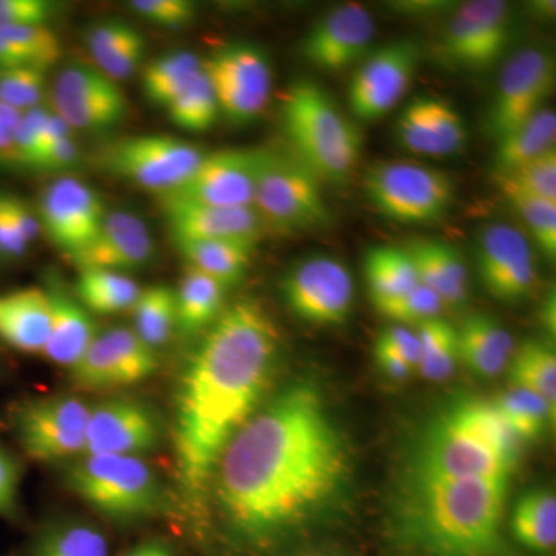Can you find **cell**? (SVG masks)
<instances>
[{
    "instance_id": "cell-15",
    "label": "cell",
    "mask_w": 556,
    "mask_h": 556,
    "mask_svg": "<svg viewBox=\"0 0 556 556\" xmlns=\"http://www.w3.org/2000/svg\"><path fill=\"white\" fill-rule=\"evenodd\" d=\"M422 60L415 39H397L371 50L348 87V104L357 121L372 123L396 108L407 93Z\"/></svg>"
},
{
    "instance_id": "cell-40",
    "label": "cell",
    "mask_w": 556,
    "mask_h": 556,
    "mask_svg": "<svg viewBox=\"0 0 556 556\" xmlns=\"http://www.w3.org/2000/svg\"><path fill=\"white\" fill-rule=\"evenodd\" d=\"M420 357L417 371L431 382L452 378L459 365L457 329L444 318L437 317L417 325Z\"/></svg>"
},
{
    "instance_id": "cell-56",
    "label": "cell",
    "mask_w": 556,
    "mask_h": 556,
    "mask_svg": "<svg viewBox=\"0 0 556 556\" xmlns=\"http://www.w3.org/2000/svg\"><path fill=\"white\" fill-rule=\"evenodd\" d=\"M79 159V149L73 137L62 139L40 153L33 163L31 169L43 172L65 170L72 167Z\"/></svg>"
},
{
    "instance_id": "cell-44",
    "label": "cell",
    "mask_w": 556,
    "mask_h": 556,
    "mask_svg": "<svg viewBox=\"0 0 556 556\" xmlns=\"http://www.w3.org/2000/svg\"><path fill=\"white\" fill-rule=\"evenodd\" d=\"M501 192L514 190L538 199L556 201V150L530 161L510 174L495 178Z\"/></svg>"
},
{
    "instance_id": "cell-20",
    "label": "cell",
    "mask_w": 556,
    "mask_h": 556,
    "mask_svg": "<svg viewBox=\"0 0 556 556\" xmlns=\"http://www.w3.org/2000/svg\"><path fill=\"white\" fill-rule=\"evenodd\" d=\"M376 22L361 3H342L321 14L299 43L300 56L320 72L340 73L371 51Z\"/></svg>"
},
{
    "instance_id": "cell-46",
    "label": "cell",
    "mask_w": 556,
    "mask_h": 556,
    "mask_svg": "<svg viewBox=\"0 0 556 556\" xmlns=\"http://www.w3.org/2000/svg\"><path fill=\"white\" fill-rule=\"evenodd\" d=\"M375 308L394 324L408 327V325H420L431 318L441 317L445 306L434 292L419 283L401 298L380 303Z\"/></svg>"
},
{
    "instance_id": "cell-6",
    "label": "cell",
    "mask_w": 556,
    "mask_h": 556,
    "mask_svg": "<svg viewBox=\"0 0 556 556\" xmlns=\"http://www.w3.org/2000/svg\"><path fill=\"white\" fill-rule=\"evenodd\" d=\"M65 484L115 521L153 517L169 506L160 478L137 456H83L67 468Z\"/></svg>"
},
{
    "instance_id": "cell-35",
    "label": "cell",
    "mask_w": 556,
    "mask_h": 556,
    "mask_svg": "<svg viewBox=\"0 0 556 556\" xmlns=\"http://www.w3.org/2000/svg\"><path fill=\"white\" fill-rule=\"evenodd\" d=\"M511 535L530 551L548 552L556 544V497L551 489L519 497L510 519Z\"/></svg>"
},
{
    "instance_id": "cell-28",
    "label": "cell",
    "mask_w": 556,
    "mask_h": 556,
    "mask_svg": "<svg viewBox=\"0 0 556 556\" xmlns=\"http://www.w3.org/2000/svg\"><path fill=\"white\" fill-rule=\"evenodd\" d=\"M46 289L50 299V334L42 356L70 369L100 331L90 311L78 299L53 285Z\"/></svg>"
},
{
    "instance_id": "cell-18",
    "label": "cell",
    "mask_w": 556,
    "mask_h": 556,
    "mask_svg": "<svg viewBox=\"0 0 556 556\" xmlns=\"http://www.w3.org/2000/svg\"><path fill=\"white\" fill-rule=\"evenodd\" d=\"M159 365L156 351L146 345L134 329L115 327L98 332L70 372L76 387L109 390L142 382Z\"/></svg>"
},
{
    "instance_id": "cell-27",
    "label": "cell",
    "mask_w": 556,
    "mask_h": 556,
    "mask_svg": "<svg viewBox=\"0 0 556 556\" xmlns=\"http://www.w3.org/2000/svg\"><path fill=\"white\" fill-rule=\"evenodd\" d=\"M417 280L441 299L445 308L460 309L470 298V276L459 252L441 240H415L407 248Z\"/></svg>"
},
{
    "instance_id": "cell-3",
    "label": "cell",
    "mask_w": 556,
    "mask_h": 556,
    "mask_svg": "<svg viewBox=\"0 0 556 556\" xmlns=\"http://www.w3.org/2000/svg\"><path fill=\"white\" fill-rule=\"evenodd\" d=\"M507 489V479L408 473L394 511L397 536L427 556H497Z\"/></svg>"
},
{
    "instance_id": "cell-12",
    "label": "cell",
    "mask_w": 556,
    "mask_h": 556,
    "mask_svg": "<svg viewBox=\"0 0 556 556\" xmlns=\"http://www.w3.org/2000/svg\"><path fill=\"white\" fill-rule=\"evenodd\" d=\"M206 153L169 135H138L113 142L100 160L110 174L161 197L179 188Z\"/></svg>"
},
{
    "instance_id": "cell-11",
    "label": "cell",
    "mask_w": 556,
    "mask_h": 556,
    "mask_svg": "<svg viewBox=\"0 0 556 556\" xmlns=\"http://www.w3.org/2000/svg\"><path fill=\"white\" fill-rule=\"evenodd\" d=\"M555 56L543 47H525L504 62L486 105L482 129L497 141L547 108L555 89Z\"/></svg>"
},
{
    "instance_id": "cell-43",
    "label": "cell",
    "mask_w": 556,
    "mask_h": 556,
    "mask_svg": "<svg viewBox=\"0 0 556 556\" xmlns=\"http://www.w3.org/2000/svg\"><path fill=\"white\" fill-rule=\"evenodd\" d=\"M503 195L526 223L530 237L541 254L548 262H555L556 201L538 199V197L526 195L514 190H504Z\"/></svg>"
},
{
    "instance_id": "cell-37",
    "label": "cell",
    "mask_w": 556,
    "mask_h": 556,
    "mask_svg": "<svg viewBox=\"0 0 556 556\" xmlns=\"http://www.w3.org/2000/svg\"><path fill=\"white\" fill-rule=\"evenodd\" d=\"M203 73V58L174 51L150 62L142 72V91L150 104L166 109Z\"/></svg>"
},
{
    "instance_id": "cell-26",
    "label": "cell",
    "mask_w": 556,
    "mask_h": 556,
    "mask_svg": "<svg viewBox=\"0 0 556 556\" xmlns=\"http://www.w3.org/2000/svg\"><path fill=\"white\" fill-rule=\"evenodd\" d=\"M50 334L46 288L28 287L0 294V339L28 354H42Z\"/></svg>"
},
{
    "instance_id": "cell-59",
    "label": "cell",
    "mask_w": 556,
    "mask_h": 556,
    "mask_svg": "<svg viewBox=\"0 0 556 556\" xmlns=\"http://www.w3.org/2000/svg\"><path fill=\"white\" fill-rule=\"evenodd\" d=\"M396 13L408 17H434L439 14L450 13L456 9L455 2H442V0H404V2H391L390 7Z\"/></svg>"
},
{
    "instance_id": "cell-49",
    "label": "cell",
    "mask_w": 556,
    "mask_h": 556,
    "mask_svg": "<svg viewBox=\"0 0 556 556\" xmlns=\"http://www.w3.org/2000/svg\"><path fill=\"white\" fill-rule=\"evenodd\" d=\"M144 36L135 28L129 38L124 40L118 49L113 51L104 61H101L100 64L94 65V67L101 70L113 83L118 84L119 80L129 79L137 73L139 65L144 60Z\"/></svg>"
},
{
    "instance_id": "cell-60",
    "label": "cell",
    "mask_w": 556,
    "mask_h": 556,
    "mask_svg": "<svg viewBox=\"0 0 556 556\" xmlns=\"http://www.w3.org/2000/svg\"><path fill=\"white\" fill-rule=\"evenodd\" d=\"M17 67H33V65L27 54L13 40L0 33V70Z\"/></svg>"
},
{
    "instance_id": "cell-45",
    "label": "cell",
    "mask_w": 556,
    "mask_h": 556,
    "mask_svg": "<svg viewBox=\"0 0 556 556\" xmlns=\"http://www.w3.org/2000/svg\"><path fill=\"white\" fill-rule=\"evenodd\" d=\"M47 72L35 67L0 70V101L24 113L39 108L46 93Z\"/></svg>"
},
{
    "instance_id": "cell-22",
    "label": "cell",
    "mask_w": 556,
    "mask_h": 556,
    "mask_svg": "<svg viewBox=\"0 0 556 556\" xmlns=\"http://www.w3.org/2000/svg\"><path fill=\"white\" fill-rule=\"evenodd\" d=\"M159 417L142 402L116 397L90 408L83 456H141L159 447Z\"/></svg>"
},
{
    "instance_id": "cell-8",
    "label": "cell",
    "mask_w": 556,
    "mask_h": 556,
    "mask_svg": "<svg viewBox=\"0 0 556 556\" xmlns=\"http://www.w3.org/2000/svg\"><path fill=\"white\" fill-rule=\"evenodd\" d=\"M371 206L391 222L430 225L455 203V185L445 172L413 161H379L364 175Z\"/></svg>"
},
{
    "instance_id": "cell-62",
    "label": "cell",
    "mask_w": 556,
    "mask_h": 556,
    "mask_svg": "<svg viewBox=\"0 0 556 556\" xmlns=\"http://www.w3.org/2000/svg\"><path fill=\"white\" fill-rule=\"evenodd\" d=\"M527 10L533 20L551 22L555 20L556 2L555 0H533L527 3Z\"/></svg>"
},
{
    "instance_id": "cell-57",
    "label": "cell",
    "mask_w": 556,
    "mask_h": 556,
    "mask_svg": "<svg viewBox=\"0 0 556 556\" xmlns=\"http://www.w3.org/2000/svg\"><path fill=\"white\" fill-rule=\"evenodd\" d=\"M30 244L27 243L16 229H14L13 223L7 217L5 211H3L2 204H0V258L20 260L27 255Z\"/></svg>"
},
{
    "instance_id": "cell-47",
    "label": "cell",
    "mask_w": 556,
    "mask_h": 556,
    "mask_svg": "<svg viewBox=\"0 0 556 556\" xmlns=\"http://www.w3.org/2000/svg\"><path fill=\"white\" fill-rule=\"evenodd\" d=\"M30 60L33 67L47 72L62 56V43L49 25L0 28Z\"/></svg>"
},
{
    "instance_id": "cell-54",
    "label": "cell",
    "mask_w": 556,
    "mask_h": 556,
    "mask_svg": "<svg viewBox=\"0 0 556 556\" xmlns=\"http://www.w3.org/2000/svg\"><path fill=\"white\" fill-rule=\"evenodd\" d=\"M0 204H2L7 217L13 223L14 229L31 247L39 233L42 232L38 215L28 207V204H25V201L10 195V193H0Z\"/></svg>"
},
{
    "instance_id": "cell-52",
    "label": "cell",
    "mask_w": 556,
    "mask_h": 556,
    "mask_svg": "<svg viewBox=\"0 0 556 556\" xmlns=\"http://www.w3.org/2000/svg\"><path fill=\"white\" fill-rule=\"evenodd\" d=\"M22 471L16 457L0 444V517L13 518L20 504Z\"/></svg>"
},
{
    "instance_id": "cell-9",
    "label": "cell",
    "mask_w": 556,
    "mask_h": 556,
    "mask_svg": "<svg viewBox=\"0 0 556 556\" xmlns=\"http://www.w3.org/2000/svg\"><path fill=\"white\" fill-rule=\"evenodd\" d=\"M252 207L278 232L327 228L332 219L320 179L295 156L273 150L263 155Z\"/></svg>"
},
{
    "instance_id": "cell-7",
    "label": "cell",
    "mask_w": 556,
    "mask_h": 556,
    "mask_svg": "<svg viewBox=\"0 0 556 556\" xmlns=\"http://www.w3.org/2000/svg\"><path fill=\"white\" fill-rule=\"evenodd\" d=\"M517 30L514 9L504 0L460 3L445 22L433 56L452 72H486L508 56Z\"/></svg>"
},
{
    "instance_id": "cell-14",
    "label": "cell",
    "mask_w": 556,
    "mask_h": 556,
    "mask_svg": "<svg viewBox=\"0 0 556 556\" xmlns=\"http://www.w3.org/2000/svg\"><path fill=\"white\" fill-rule=\"evenodd\" d=\"M281 294L300 320L338 327L353 313L356 287L342 260L314 255L289 270L281 281Z\"/></svg>"
},
{
    "instance_id": "cell-33",
    "label": "cell",
    "mask_w": 556,
    "mask_h": 556,
    "mask_svg": "<svg viewBox=\"0 0 556 556\" xmlns=\"http://www.w3.org/2000/svg\"><path fill=\"white\" fill-rule=\"evenodd\" d=\"M365 278L372 305L390 302L419 285L407 248L375 247L365 255Z\"/></svg>"
},
{
    "instance_id": "cell-42",
    "label": "cell",
    "mask_w": 556,
    "mask_h": 556,
    "mask_svg": "<svg viewBox=\"0 0 556 556\" xmlns=\"http://www.w3.org/2000/svg\"><path fill=\"white\" fill-rule=\"evenodd\" d=\"M166 110L172 123L179 129L201 134L214 127L219 116V108L214 87L204 68L199 78L167 105Z\"/></svg>"
},
{
    "instance_id": "cell-19",
    "label": "cell",
    "mask_w": 556,
    "mask_h": 556,
    "mask_svg": "<svg viewBox=\"0 0 556 556\" xmlns=\"http://www.w3.org/2000/svg\"><path fill=\"white\" fill-rule=\"evenodd\" d=\"M105 215L104 201L97 190L65 177L43 190L38 218L40 230L51 243L73 260L97 239Z\"/></svg>"
},
{
    "instance_id": "cell-55",
    "label": "cell",
    "mask_w": 556,
    "mask_h": 556,
    "mask_svg": "<svg viewBox=\"0 0 556 556\" xmlns=\"http://www.w3.org/2000/svg\"><path fill=\"white\" fill-rule=\"evenodd\" d=\"M376 342L383 343L391 350L396 351L399 356L404 357L405 361L412 365L417 371V364H419L420 346L419 339H417L416 329L405 327V325L393 324L386 327L379 332Z\"/></svg>"
},
{
    "instance_id": "cell-48",
    "label": "cell",
    "mask_w": 556,
    "mask_h": 556,
    "mask_svg": "<svg viewBox=\"0 0 556 556\" xmlns=\"http://www.w3.org/2000/svg\"><path fill=\"white\" fill-rule=\"evenodd\" d=\"M130 9L152 24L182 28L195 20V3L189 0H134Z\"/></svg>"
},
{
    "instance_id": "cell-1",
    "label": "cell",
    "mask_w": 556,
    "mask_h": 556,
    "mask_svg": "<svg viewBox=\"0 0 556 556\" xmlns=\"http://www.w3.org/2000/svg\"><path fill=\"white\" fill-rule=\"evenodd\" d=\"M351 450L313 383L288 387L240 428L219 457L226 521L266 544L316 521L350 484Z\"/></svg>"
},
{
    "instance_id": "cell-10",
    "label": "cell",
    "mask_w": 556,
    "mask_h": 556,
    "mask_svg": "<svg viewBox=\"0 0 556 556\" xmlns=\"http://www.w3.org/2000/svg\"><path fill=\"white\" fill-rule=\"evenodd\" d=\"M219 115L233 126H248L263 115L273 94V64L262 47L230 42L203 58Z\"/></svg>"
},
{
    "instance_id": "cell-5",
    "label": "cell",
    "mask_w": 556,
    "mask_h": 556,
    "mask_svg": "<svg viewBox=\"0 0 556 556\" xmlns=\"http://www.w3.org/2000/svg\"><path fill=\"white\" fill-rule=\"evenodd\" d=\"M281 124L292 156L321 182L343 185L356 169L364 144L362 131L316 80L291 84L281 104Z\"/></svg>"
},
{
    "instance_id": "cell-30",
    "label": "cell",
    "mask_w": 556,
    "mask_h": 556,
    "mask_svg": "<svg viewBox=\"0 0 556 556\" xmlns=\"http://www.w3.org/2000/svg\"><path fill=\"white\" fill-rule=\"evenodd\" d=\"M492 160L493 179L510 174L530 161L555 150L556 115L555 110L544 108L497 139Z\"/></svg>"
},
{
    "instance_id": "cell-41",
    "label": "cell",
    "mask_w": 556,
    "mask_h": 556,
    "mask_svg": "<svg viewBox=\"0 0 556 556\" xmlns=\"http://www.w3.org/2000/svg\"><path fill=\"white\" fill-rule=\"evenodd\" d=\"M31 556H109V544L94 526L61 522L40 533Z\"/></svg>"
},
{
    "instance_id": "cell-36",
    "label": "cell",
    "mask_w": 556,
    "mask_h": 556,
    "mask_svg": "<svg viewBox=\"0 0 556 556\" xmlns=\"http://www.w3.org/2000/svg\"><path fill=\"white\" fill-rule=\"evenodd\" d=\"M141 287L126 274L83 269L76 281V299L87 311L102 316L131 311Z\"/></svg>"
},
{
    "instance_id": "cell-61",
    "label": "cell",
    "mask_w": 556,
    "mask_h": 556,
    "mask_svg": "<svg viewBox=\"0 0 556 556\" xmlns=\"http://www.w3.org/2000/svg\"><path fill=\"white\" fill-rule=\"evenodd\" d=\"M540 320L541 325H543L544 329H546L548 339L555 338L556 332V299H555V289H551L547 292L546 298L543 300V305H541L540 311Z\"/></svg>"
},
{
    "instance_id": "cell-50",
    "label": "cell",
    "mask_w": 556,
    "mask_h": 556,
    "mask_svg": "<svg viewBox=\"0 0 556 556\" xmlns=\"http://www.w3.org/2000/svg\"><path fill=\"white\" fill-rule=\"evenodd\" d=\"M49 109L39 108L22 113L20 124L14 130L13 149L11 155L24 166L30 167L36 153H38L40 137L46 126Z\"/></svg>"
},
{
    "instance_id": "cell-21",
    "label": "cell",
    "mask_w": 556,
    "mask_h": 556,
    "mask_svg": "<svg viewBox=\"0 0 556 556\" xmlns=\"http://www.w3.org/2000/svg\"><path fill=\"white\" fill-rule=\"evenodd\" d=\"M51 110L72 130L101 131L124 119L127 101L118 84L109 79L101 70L72 64L58 75Z\"/></svg>"
},
{
    "instance_id": "cell-63",
    "label": "cell",
    "mask_w": 556,
    "mask_h": 556,
    "mask_svg": "<svg viewBox=\"0 0 556 556\" xmlns=\"http://www.w3.org/2000/svg\"><path fill=\"white\" fill-rule=\"evenodd\" d=\"M123 556H177L169 547L159 543V541H146V543L138 544L130 551H127Z\"/></svg>"
},
{
    "instance_id": "cell-24",
    "label": "cell",
    "mask_w": 556,
    "mask_h": 556,
    "mask_svg": "<svg viewBox=\"0 0 556 556\" xmlns=\"http://www.w3.org/2000/svg\"><path fill=\"white\" fill-rule=\"evenodd\" d=\"M155 241L148 226L130 212H108L97 239L72 260L76 268L126 274L144 268L155 255Z\"/></svg>"
},
{
    "instance_id": "cell-39",
    "label": "cell",
    "mask_w": 556,
    "mask_h": 556,
    "mask_svg": "<svg viewBox=\"0 0 556 556\" xmlns=\"http://www.w3.org/2000/svg\"><path fill=\"white\" fill-rule=\"evenodd\" d=\"M492 404L522 444L538 441L555 426L556 407L521 388L511 387L493 399Z\"/></svg>"
},
{
    "instance_id": "cell-58",
    "label": "cell",
    "mask_w": 556,
    "mask_h": 556,
    "mask_svg": "<svg viewBox=\"0 0 556 556\" xmlns=\"http://www.w3.org/2000/svg\"><path fill=\"white\" fill-rule=\"evenodd\" d=\"M375 361L380 371L390 379L405 380L416 371L404 357L383 343H375Z\"/></svg>"
},
{
    "instance_id": "cell-2",
    "label": "cell",
    "mask_w": 556,
    "mask_h": 556,
    "mask_svg": "<svg viewBox=\"0 0 556 556\" xmlns=\"http://www.w3.org/2000/svg\"><path fill=\"white\" fill-rule=\"evenodd\" d=\"M280 353L276 324L254 300L223 311L190 357L178 393V473L189 495L204 492L230 439L257 413Z\"/></svg>"
},
{
    "instance_id": "cell-31",
    "label": "cell",
    "mask_w": 556,
    "mask_h": 556,
    "mask_svg": "<svg viewBox=\"0 0 556 556\" xmlns=\"http://www.w3.org/2000/svg\"><path fill=\"white\" fill-rule=\"evenodd\" d=\"M177 292V332L185 339L204 334L226 309L228 289L195 269L186 270Z\"/></svg>"
},
{
    "instance_id": "cell-25",
    "label": "cell",
    "mask_w": 556,
    "mask_h": 556,
    "mask_svg": "<svg viewBox=\"0 0 556 556\" xmlns=\"http://www.w3.org/2000/svg\"><path fill=\"white\" fill-rule=\"evenodd\" d=\"M161 204L175 243L226 240L257 247L265 236V225L254 207H215L174 201Z\"/></svg>"
},
{
    "instance_id": "cell-4",
    "label": "cell",
    "mask_w": 556,
    "mask_h": 556,
    "mask_svg": "<svg viewBox=\"0 0 556 556\" xmlns=\"http://www.w3.org/2000/svg\"><path fill=\"white\" fill-rule=\"evenodd\" d=\"M522 442L492 401L466 397L431 422L417 444L409 473L434 479H510Z\"/></svg>"
},
{
    "instance_id": "cell-53",
    "label": "cell",
    "mask_w": 556,
    "mask_h": 556,
    "mask_svg": "<svg viewBox=\"0 0 556 556\" xmlns=\"http://www.w3.org/2000/svg\"><path fill=\"white\" fill-rule=\"evenodd\" d=\"M134 30L135 27L123 21H104L91 27L87 47H89L94 64H100L101 61L109 58L124 40L129 38Z\"/></svg>"
},
{
    "instance_id": "cell-51",
    "label": "cell",
    "mask_w": 556,
    "mask_h": 556,
    "mask_svg": "<svg viewBox=\"0 0 556 556\" xmlns=\"http://www.w3.org/2000/svg\"><path fill=\"white\" fill-rule=\"evenodd\" d=\"M58 9L49 0H0V28L49 25Z\"/></svg>"
},
{
    "instance_id": "cell-29",
    "label": "cell",
    "mask_w": 556,
    "mask_h": 556,
    "mask_svg": "<svg viewBox=\"0 0 556 556\" xmlns=\"http://www.w3.org/2000/svg\"><path fill=\"white\" fill-rule=\"evenodd\" d=\"M457 329L459 364L479 378H496L506 371L515 351L514 338L495 317L473 313Z\"/></svg>"
},
{
    "instance_id": "cell-23",
    "label": "cell",
    "mask_w": 556,
    "mask_h": 556,
    "mask_svg": "<svg viewBox=\"0 0 556 556\" xmlns=\"http://www.w3.org/2000/svg\"><path fill=\"white\" fill-rule=\"evenodd\" d=\"M396 138L402 148L416 155L445 159L466 149L468 130L452 102L437 94H420L399 115Z\"/></svg>"
},
{
    "instance_id": "cell-17",
    "label": "cell",
    "mask_w": 556,
    "mask_h": 556,
    "mask_svg": "<svg viewBox=\"0 0 556 556\" xmlns=\"http://www.w3.org/2000/svg\"><path fill=\"white\" fill-rule=\"evenodd\" d=\"M475 260L482 287L504 303L529 299L535 291V252L521 230L492 223L478 233Z\"/></svg>"
},
{
    "instance_id": "cell-16",
    "label": "cell",
    "mask_w": 556,
    "mask_h": 556,
    "mask_svg": "<svg viewBox=\"0 0 556 556\" xmlns=\"http://www.w3.org/2000/svg\"><path fill=\"white\" fill-rule=\"evenodd\" d=\"M265 149H228L206 153L179 188L160 201L215 207H252Z\"/></svg>"
},
{
    "instance_id": "cell-32",
    "label": "cell",
    "mask_w": 556,
    "mask_h": 556,
    "mask_svg": "<svg viewBox=\"0 0 556 556\" xmlns=\"http://www.w3.org/2000/svg\"><path fill=\"white\" fill-rule=\"evenodd\" d=\"M177 249L190 269L214 278L226 289L236 287L251 266L255 244L241 241H177Z\"/></svg>"
},
{
    "instance_id": "cell-13",
    "label": "cell",
    "mask_w": 556,
    "mask_h": 556,
    "mask_svg": "<svg viewBox=\"0 0 556 556\" xmlns=\"http://www.w3.org/2000/svg\"><path fill=\"white\" fill-rule=\"evenodd\" d=\"M90 408L76 396L31 399L14 409L11 426L31 459L62 463L84 455Z\"/></svg>"
},
{
    "instance_id": "cell-34",
    "label": "cell",
    "mask_w": 556,
    "mask_h": 556,
    "mask_svg": "<svg viewBox=\"0 0 556 556\" xmlns=\"http://www.w3.org/2000/svg\"><path fill=\"white\" fill-rule=\"evenodd\" d=\"M507 371L511 387L530 391L556 407V353L551 339H529L515 348Z\"/></svg>"
},
{
    "instance_id": "cell-64",
    "label": "cell",
    "mask_w": 556,
    "mask_h": 556,
    "mask_svg": "<svg viewBox=\"0 0 556 556\" xmlns=\"http://www.w3.org/2000/svg\"><path fill=\"white\" fill-rule=\"evenodd\" d=\"M21 116L22 112H20V110L10 108V105L3 104V102L0 101V127L16 130Z\"/></svg>"
},
{
    "instance_id": "cell-38",
    "label": "cell",
    "mask_w": 556,
    "mask_h": 556,
    "mask_svg": "<svg viewBox=\"0 0 556 556\" xmlns=\"http://www.w3.org/2000/svg\"><path fill=\"white\" fill-rule=\"evenodd\" d=\"M134 331L139 339L152 348L166 345L177 331V292L167 285H155L141 289L134 308Z\"/></svg>"
}]
</instances>
